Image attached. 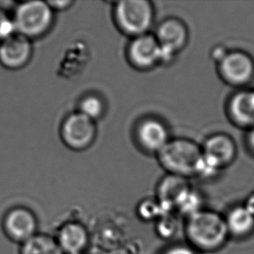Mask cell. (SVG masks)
<instances>
[{
  "label": "cell",
  "mask_w": 254,
  "mask_h": 254,
  "mask_svg": "<svg viewBox=\"0 0 254 254\" xmlns=\"http://www.w3.org/2000/svg\"><path fill=\"white\" fill-rule=\"evenodd\" d=\"M12 18L16 32L31 40L48 33L54 23V10L48 2H22L15 8Z\"/></svg>",
  "instance_id": "3"
},
{
  "label": "cell",
  "mask_w": 254,
  "mask_h": 254,
  "mask_svg": "<svg viewBox=\"0 0 254 254\" xmlns=\"http://www.w3.org/2000/svg\"><path fill=\"white\" fill-rule=\"evenodd\" d=\"M135 137L143 150L158 154L170 141L168 127L156 118H145L135 129Z\"/></svg>",
  "instance_id": "10"
},
{
  "label": "cell",
  "mask_w": 254,
  "mask_h": 254,
  "mask_svg": "<svg viewBox=\"0 0 254 254\" xmlns=\"http://www.w3.org/2000/svg\"><path fill=\"white\" fill-rule=\"evenodd\" d=\"M60 134L68 148L76 151L84 150L90 147L96 139V122L76 111L69 114L64 120Z\"/></svg>",
  "instance_id": "6"
},
{
  "label": "cell",
  "mask_w": 254,
  "mask_h": 254,
  "mask_svg": "<svg viewBox=\"0 0 254 254\" xmlns=\"http://www.w3.org/2000/svg\"><path fill=\"white\" fill-rule=\"evenodd\" d=\"M139 214L145 220H152L156 217L166 216L169 215L165 213V211L162 209V206L160 205L158 200L155 202L153 200H147L142 202L139 207Z\"/></svg>",
  "instance_id": "20"
},
{
  "label": "cell",
  "mask_w": 254,
  "mask_h": 254,
  "mask_svg": "<svg viewBox=\"0 0 254 254\" xmlns=\"http://www.w3.org/2000/svg\"><path fill=\"white\" fill-rule=\"evenodd\" d=\"M17 33L13 18L5 10L0 9V43Z\"/></svg>",
  "instance_id": "21"
},
{
  "label": "cell",
  "mask_w": 254,
  "mask_h": 254,
  "mask_svg": "<svg viewBox=\"0 0 254 254\" xmlns=\"http://www.w3.org/2000/svg\"><path fill=\"white\" fill-rule=\"evenodd\" d=\"M185 233L190 246L203 252L219 250L230 236L225 217L204 209L187 218Z\"/></svg>",
  "instance_id": "1"
},
{
  "label": "cell",
  "mask_w": 254,
  "mask_h": 254,
  "mask_svg": "<svg viewBox=\"0 0 254 254\" xmlns=\"http://www.w3.org/2000/svg\"><path fill=\"white\" fill-rule=\"evenodd\" d=\"M161 254H198L194 248L187 245H175L167 248Z\"/></svg>",
  "instance_id": "23"
},
{
  "label": "cell",
  "mask_w": 254,
  "mask_h": 254,
  "mask_svg": "<svg viewBox=\"0 0 254 254\" xmlns=\"http://www.w3.org/2000/svg\"><path fill=\"white\" fill-rule=\"evenodd\" d=\"M19 254H65L59 247L58 241L47 234L35 235L24 242L19 248Z\"/></svg>",
  "instance_id": "17"
},
{
  "label": "cell",
  "mask_w": 254,
  "mask_h": 254,
  "mask_svg": "<svg viewBox=\"0 0 254 254\" xmlns=\"http://www.w3.org/2000/svg\"><path fill=\"white\" fill-rule=\"evenodd\" d=\"M175 209L189 218L203 209L202 198L198 192L189 188L175 202Z\"/></svg>",
  "instance_id": "18"
},
{
  "label": "cell",
  "mask_w": 254,
  "mask_h": 254,
  "mask_svg": "<svg viewBox=\"0 0 254 254\" xmlns=\"http://www.w3.org/2000/svg\"><path fill=\"white\" fill-rule=\"evenodd\" d=\"M202 153L221 167L230 162L234 157V145L230 138L225 135H215L206 141Z\"/></svg>",
  "instance_id": "15"
},
{
  "label": "cell",
  "mask_w": 254,
  "mask_h": 254,
  "mask_svg": "<svg viewBox=\"0 0 254 254\" xmlns=\"http://www.w3.org/2000/svg\"><path fill=\"white\" fill-rule=\"evenodd\" d=\"M131 65L140 70H148L162 64V49L155 35H142L132 39L127 51Z\"/></svg>",
  "instance_id": "8"
},
{
  "label": "cell",
  "mask_w": 254,
  "mask_h": 254,
  "mask_svg": "<svg viewBox=\"0 0 254 254\" xmlns=\"http://www.w3.org/2000/svg\"><path fill=\"white\" fill-rule=\"evenodd\" d=\"M32 52L31 39L15 33L0 43V64L10 70L22 69L31 61Z\"/></svg>",
  "instance_id": "9"
},
{
  "label": "cell",
  "mask_w": 254,
  "mask_h": 254,
  "mask_svg": "<svg viewBox=\"0 0 254 254\" xmlns=\"http://www.w3.org/2000/svg\"><path fill=\"white\" fill-rule=\"evenodd\" d=\"M162 221L158 224L159 234L162 237H171V234L175 232V227L174 226V220H172L170 216L166 215L162 217Z\"/></svg>",
  "instance_id": "22"
},
{
  "label": "cell",
  "mask_w": 254,
  "mask_h": 254,
  "mask_svg": "<svg viewBox=\"0 0 254 254\" xmlns=\"http://www.w3.org/2000/svg\"><path fill=\"white\" fill-rule=\"evenodd\" d=\"M48 3L54 11L55 10L63 11L70 8L74 2L70 0H61V1H48Z\"/></svg>",
  "instance_id": "24"
},
{
  "label": "cell",
  "mask_w": 254,
  "mask_h": 254,
  "mask_svg": "<svg viewBox=\"0 0 254 254\" xmlns=\"http://www.w3.org/2000/svg\"><path fill=\"white\" fill-rule=\"evenodd\" d=\"M227 56L226 52L223 48H216L214 50V52L213 53V57L214 59L221 62L223 60L224 58Z\"/></svg>",
  "instance_id": "26"
},
{
  "label": "cell",
  "mask_w": 254,
  "mask_h": 254,
  "mask_svg": "<svg viewBox=\"0 0 254 254\" xmlns=\"http://www.w3.org/2000/svg\"><path fill=\"white\" fill-rule=\"evenodd\" d=\"M56 240L64 254H83L89 242V235L83 225L69 222L63 226Z\"/></svg>",
  "instance_id": "12"
},
{
  "label": "cell",
  "mask_w": 254,
  "mask_h": 254,
  "mask_svg": "<svg viewBox=\"0 0 254 254\" xmlns=\"http://www.w3.org/2000/svg\"><path fill=\"white\" fill-rule=\"evenodd\" d=\"M0 225L7 240L19 246L38 234V218L26 206H12L7 209Z\"/></svg>",
  "instance_id": "5"
},
{
  "label": "cell",
  "mask_w": 254,
  "mask_h": 254,
  "mask_svg": "<svg viewBox=\"0 0 254 254\" xmlns=\"http://www.w3.org/2000/svg\"></svg>",
  "instance_id": "28"
},
{
  "label": "cell",
  "mask_w": 254,
  "mask_h": 254,
  "mask_svg": "<svg viewBox=\"0 0 254 254\" xmlns=\"http://www.w3.org/2000/svg\"><path fill=\"white\" fill-rule=\"evenodd\" d=\"M230 111L234 120L242 125L254 124V92H241L231 101Z\"/></svg>",
  "instance_id": "16"
},
{
  "label": "cell",
  "mask_w": 254,
  "mask_h": 254,
  "mask_svg": "<svg viewBox=\"0 0 254 254\" xmlns=\"http://www.w3.org/2000/svg\"><path fill=\"white\" fill-rule=\"evenodd\" d=\"M189 188L185 177L169 174L162 179L158 186L157 194L159 203L166 213L169 214L175 209V202Z\"/></svg>",
  "instance_id": "13"
},
{
  "label": "cell",
  "mask_w": 254,
  "mask_h": 254,
  "mask_svg": "<svg viewBox=\"0 0 254 254\" xmlns=\"http://www.w3.org/2000/svg\"><path fill=\"white\" fill-rule=\"evenodd\" d=\"M78 111L89 119L98 120L105 112V104L103 100L96 95H89L80 101Z\"/></svg>",
  "instance_id": "19"
},
{
  "label": "cell",
  "mask_w": 254,
  "mask_h": 254,
  "mask_svg": "<svg viewBox=\"0 0 254 254\" xmlns=\"http://www.w3.org/2000/svg\"><path fill=\"white\" fill-rule=\"evenodd\" d=\"M249 142H250V144H251L252 148L254 149V129L252 131L250 136H249Z\"/></svg>",
  "instance_id": "27"
},
{
  "label": "cell",
  "mask_w": 254,
  "mask_h": 254,
  "mask_svg": "<svg viewBox=\"0 0 254 254\" xmlns=\"http://www.w3.org/2000/svg\"><path fill=\"white\" fill-rule=\"evenodd\" d=\"M157 156L160 164L169 174L187 178L197 175L202 149L189 139L176 138L170 139Z\"/></svg>",
  "instance_id": "2"
},
{
  "label": "cell",
  "mask_w": 254,
  "mask_h": 254,
  "mask_svg": "<svg viewBox=\"0 0 254 254\" xmlns=\"http://www.w3.org/2000/svg\"><path fill=\"white\" fill-rule=\"evenodd\" d=\"M245 208L254 216V194L250 196L245 203Z\"/></svg>",
  "instance_id": "25"
},
{
  "label": "cell",
  "mask_w": 254,
  "mask_h": 254,
  "mask_svg": "<svg viewBox=\"0 0 254 254\" xmlns=\"http://www.w3.org/2000/svg\"><path fill=\"white\" fill-rule=\"evenodd\" d=\"M225 219L229 234L233 237H247L254 231V216L244 206L234 207L228 212Z\"/></svg>",
  "instance_id": "14"
},
{
  "label": "cell",
  "mask_w": 254,
  "mask_h": 254,
  "mask_svg": "<svg viewBox=\"0 0 254 254\" xmlns=\"http://www.w3.org/2000/svg\"><path fill=\"white\" fill-rule=\"evenodd\" d=\"M155 37L162 49V64H167L185 47L189 31L182 20L170 17L159 24Z\"/></svg>",
  "instance_id": "7"
},
{
  "label": "cell",
  "mask_w": 254,
  "mask_h": 254,
  "mask_svg": "<svg viewBox=\"0 0 254 254\" xmlns=\"http://www.w3.org/2000/svg\"><path fill=\"white\" fill-rule=\"evenodd\" d=\"M114 19L124 34L136 38L148 34L155 19V9L147 0L120 1L114 6Z\"/></svg>",
  "instance_id": "4"
},
{
  "label": "cell",
  "mask_w": 254,
  "mask_h": 254,
  "mask_svg": "<svg viewBox=\"0 0 254 254\" xmlns=\"http://www.w3.org/2000/svg\"><path fill=\"white\" fill-rule=\"evenodd\" d=\"M220 72L229 83L241 84L248 82L254 73V64L243 53L227 54L220 62Z\"/></svg>",
  "instance_id": "11"
}]
</instances>
